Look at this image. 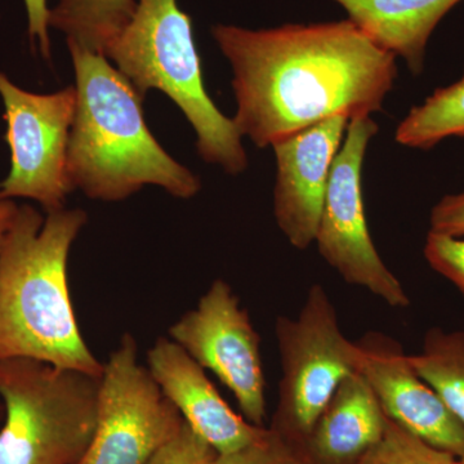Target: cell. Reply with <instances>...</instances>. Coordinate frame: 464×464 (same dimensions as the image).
Masks as SVG:
<instances>
[{
	"label": "cell",
	"mask_w": 464,
	"mask_h": 464,
	"mask_svg": "<svg viewBox=\"0 0 464 464\" xmlns=\"http://www.w3.org/2000/svg\"><path fill=\"white\" fill-rule=\"evenodd\" d=\"M409 360L464 427V332L430 329Z\"/></svg>",
	"instance_id": "cell-17"
},
{
	"label": "cell",
	"mask_w": 464,
	"mask_h": 464,
	"mask_svg": "<svg viewBox=\"0 0 464 464\" xmlns=\"http://www.w3.org/2000/svg\"><path fill=\"white\" fill-rule=\"evenodd\" d=\"M377 133L372 116L348 121L333 163L315 243L324 261L344 282L369 290L391 307L406 308L411 298L382 261L366 222L362 166L369 142Z\"/></svg>",
	"instance_id": "cell-7"
},
{
	"label": "cell",
	"mask_w": 464,
	"mask_h": 464,
	"mask_svg": "<svg viewBox=\"0 0 464 464\" xmlns=\"http://www.w3.org/2000/svg\"><path fill=\"white\" fill-rule=\"evenodd\" d=\"M460 464H464V456L462 458H459Z\"/></svg>",
	"instance_id": "cell-28"
},
{
	"label": "cell",
	"mask_w": 464,
	"mask_h": 464,
	"mask_svg": "<svg viewBox=\"0 0 464 464\" xmlns=\"http://www.w3.org/2000/svg\"><path fill=\"white\" fill-rule=\"evenodd\" d=\"M137 0H60L50 14L51 29L66 42L103 54L132 20Z\"/></svg>",
	"instance_id": "cell-16"
},
{
	"label": "cell",
	"mask_w": 464,
	"mask_h": 464,
	"mask_svg": "<svg viewBox=\"0 0 464 464\" xmlns=\"http://www.w3.org/2000/svg\"><path fill=\"white\" fill-rule=\"evenodd\" d=\"M27 17V33L33 47H38L44 60L52 57L50 14L47 0H24Z\"/></svg>",
	"instance_id": "cell-24"
},
{
	"label": "cell",
	"mask_w": 464,
	"mask_h": 464,
	"mask_svg": "<svg viewBox=\"0 0 464 464\" xmlns=\"http://www.w3.org/2000/svg\"><path fill=\"white\" fill-rule=\"evenodd\" d=\"M430 226L435 234L464 237V192L445 195L432 208Z\"/></svg>",
	"instance_id": "cell-23"
},
{
	"label": "cell",
	"mask_w": 464,
	"mask_h": 464,
	"mask_svg": "<svg viewBox=\"0 0 464 464\" xmlns=\"http://www.w3.org/2000/svg\"><path fill=\"white\" fill-rule=\"evenodd\" d=\"M169 338L231 391L248 422L264 427L261 337L225 280H215L198 306L170 326Z\"/></svg>",
	"instance_id": "cell-10"
},
{
	"label": "cell",
	"mask_w": 464,
	"mask_h": 464,
	"mask_svg": "<svg viewBox=\"0 0 464 464\" xmlns=\"http://www.w3.org/2000/svg\"><path fill=\"white\" fill-rule=\"evenodd\" d=\"M359 372L393 423L432 447L464 456V427L415 372L401 344L381 333L357 341Z\"/></svg>",
	"instance_id": "cell-11"
},
{
	"label": "cell",
	"mask_w": 464,
	"mask_h": 464,
	"mask_svg": "<svg viewBox=\"0 0 464 464\" xmlns=\"http://www.w3.org/2000/svg\"><path fill=\"white\" fill-rule=\"evenodd\" d=\"M275 335L283 375L270 429L302 444L337 387L359 372L360 350L320 284L308 289L297 317H277Z\"/></svg>",
	"instance_id": "cell-6"
},
{
	"label": "cell",
	"mask_w": 464,
	"mask_h": 464,
	"mask_svg": "<svg viewBox=\"0 0 464 464\" xmlns=\"http://www.w3.org/2000/svg\"><path fill=\"white\" fill-rule=\"evenodd\" d=\"M359 464H460V460L427 444L387 418L383 438Z\"/></svg>",
	"instance_id": "cell-19"
},
{
	"label": "cell",
	"mask_w": 464,
	"mask_h": 464,
	"mask_svg": "<svg viewBox=\"0 0 464 464\" xmlns=\"http://www.w3.org/2000/svg\"><path fill=\"white\" fill-rule=\"evenodd\" d=\"M5 141L11 169L0 182V201L14 198L41 204L45 213L65 209L74 191L67 174V152L76 110L75 87L34 93L0 72Z\"/></svg>",
	"instance_id": "cell-8"
},
{
	"label": "cell",
	"mask_w": 464,
	"mask_h": 464,
	"mask_svg": "<svg viewBox=\"0 0 464 464\" xmlns=\"http://www.w3.org/2000/svg\"><path fill=\"white\" fill-rule=\"evenodd\" d=\"M105 57L145 97L160 91L181 109L197 133V149L207 163L237 176L248 167L241 134L219 111L204 87L192 20L177 0H137L132 20Z\"/></svg>",
	"instance_id": "cell-4"
},
{
	"label": "cell",
	"mask_w": 464,
	"mask_h": 464,
	"mask_svg": "<svg viewBox=\"0 0 464 464\" xmlns=\"http://www.w3.org/2000/svg\"><path fill=\"white\" fill-rule=\"evenodd\" d=\"M3 411H5V408H3L2 405H0V418H2Z\"/></svg>",
	"instance_id": "cell-27"
},
{
	"label": "cell",
	"mask_w": 464,
	"mask_h": 464,
	"mask_svg": "<svg viewBox=\"0 0 464 464\" xmlns=\"http://www.w3.org/2000/svg\"><path fill=\"white\" fill-rule=\"evenodd\" d=\"M212 35L234 74L232 121L261 149L333 116L382 111L398 78V57L348 18L261 30L219 24Z\"/></svg>",
	"instance_id": "cell-1"
},
{
	"label": "cell",
	"mask_w": 464,
	"mask_h": 464,
	"mask_svg": "<svg viewBox=\"0 0 464 464\" xmlns=\"http://www.w3.org/2000/svg\"><path fill=\"white\" fill-rule=\"evenodd\" d=\"M183 424L127 333L103 362L96 432L78 464H148Z\"/></svg>",
	"instance_id": "cell-9"
},
{
	"label": "cell",
	"mask_w": 464,
	"mask_h": 464,
	"mask_svg": "<svg viewBox=\"0 0 464 464\" xmlns=\"http://www.w3.org/2000/svg\"><path fill=\"white\" fill-rule=\"evenodd\" d=\"M5 232H7V231L0 232V246H2L3 239H5Z\"/></svg>",
	"instance_id": "cell-26"
},
{
	"label": "cell",
	"mask_w": 464,
	"mask_h": 464,
	"mask_svg": "<svg viewBox=\"0 0 464 464\" xmlns=\"http://www.w3.org/2000/svg\"><path fill=\"white\" fill-rule=\"evenodd\" d=\"M82 209L43 217L20 206L0 246V359L30 357L102 375L85 343L67 282L72 243L87 224Z\"/></svg>",
	"instance_id": "cell-2"
},
{
	"label": "cell",
	"mask_w": 464,
	"mask_h": 464,
	"mask_svg": "<svg viewBox=\"0 0 464 464\" xmlns=\"http://www.w3.org/2000/svg\"><path fill=\"white\" fill-rule=\"evenodd\" d=\"M348 121L347 116H333L273 145L275 219L295 248L307 249L315 243L333 163Z\"/></svg>",
	"instance_id": "cell-12"
},
{
	"label": "cell",
	"mask_w": 464,
	"mask_h": 464,
	"mask_svg": "<svg viewBox=\"0 0 464 464\" xmlns=\"http://www.w3.org/2000/svg\"><path fill=\"white\" fill-rule=\"evenodd\" d=\"M423 253L432 270L453 284L464 297V237L430 231Z\"/></svg>",
	"instance_id": "cell-21"
},
{
	"label": "cell",
	"mask_w": 464,
	"mask_h": 464,
	"mask_svg": "<svg viewBox=\"0 0 464 464\" xmlns=\"http://www.w3.org/2000/svg\"><path fill=\"white\" fill-rule=\"evenodd\" d=\"M387 417L360 372L348 375L301 447L308 464H359L381 441Z\"/></svg>",
	"instance_id": "cell-14"
},
{
	"label": "cell",
	"mask_w": 464,
	"mask_h": 464,
	"mask_svg": "<svg viewBox=\"0 0 464 464\" xmlns=\"http://www.w3.org/2000/svg\"><path fill=\"white\" fill-rule=\"evenodd\" d=\"M17 204L14 200L0 201V232L7 231L16 215Z\"/></svg>",
	"instance_id": "cell-25"
},
{
	"label": "cell",
	"mask_w": 464,
	"mask_h": 464,
	"mask_svg": "<svg viewBox=\"0 0 464 464\" xmlns=\"http://www.w3.org/2000/svg\"><path fill=\"white\" fill-rule=\"evenodd\" d=\"M382 48L422 74L427 43L442 17L460 0H334Z\"/></svg>",
	"instance_id": "cell-15"
},
{
	"label": "cell",
	"mask_w": 464,
	"mask_h": 464,
	"mask_svg": "<svg viewBox=\"0 0 464 464\" xmlns=\"http://www.w3.org/2000/svg\"><path fill=\"white\" fill-rule=\"evenodd\" d=\"M450 137L464 139V75L414 106L395 134L400 145L420 150L435 148Z\"/></svg>",
	"instance_id": "cell-18"
},
{
	"label": "cell",
	"mask_w": 464,
	"mask_h": 464,
	"mask_svg": "<svg viewBox=\"0 0 464 464\" xmlns=\"http://www.w3.org/2000/svg\"><path fill=\"white\" fill-rule=\"evenodd\" d=\"M101 375L30 357L0 359V464H78L99 420Z\"/></svg>",
	"instance_id": "cell-5"
},
{
	"label": "cell",
	"mask_w": 464,
	"mask_h": 464,
	"mask_svg": "<svg viewBox=\"0 0 464 464\" xmlns=\"http://www.w3.org/2000/svg\"><path fill=\"white\" fill-rule=\"evenodd\" d=\"M76 110L67 152L72 188L90 199L121 201L154 185L174 198L200 191L197 174L161 148L145 121V97L103 54L67 42Z\"/></svg>",
	"instance_id": "cell-3"
},
{
	"label": "cell",
	"mask_w": 464,
	"mask_h": 464,
	"mask_svg": "<svg viewBox=\"0 0 464 464\" xmlns=\"http://www.w3.org/2000/svg\"><path fill=\"white\" fill-rule=\"evenodd\" d=\"M217 451L185 422L148 464H215Z\"/></svg>",
	"instance_id": "cell-22"
},
{
	"label": "cell",
	"mask_w": 464,
	"mask_h": 464,
	"mask_svg": "<svg viewBox=\"0 0 464 464\" xmlns=\"http://www.w3.org/2000/svg\"><path fill=\"white\" fill-rule=\"evenodd\" d=\"M148 369L183 420L217 454L239 450L264 435L265 427L237 414L219 395L206 369L170 338H159L150 348Z\"/></svg>",
	"instance_id": "cell-13"
},
{
	"label": "cell",
	"mask_w": 464,
	"mask_h": 464,
	"mask_svg": "<svg viewBox=\"0 0 464 464\" xmlns=\"http://www.w3.org/2000/svg\"><path fill=\"white\" fill-rule=\"evenodd\" d=\"M215 464H308L298 442L284 438L271 429L246 447L218 454Z\"/></svg>",
	"instance_id": "cell-20"
}]
</instances>
